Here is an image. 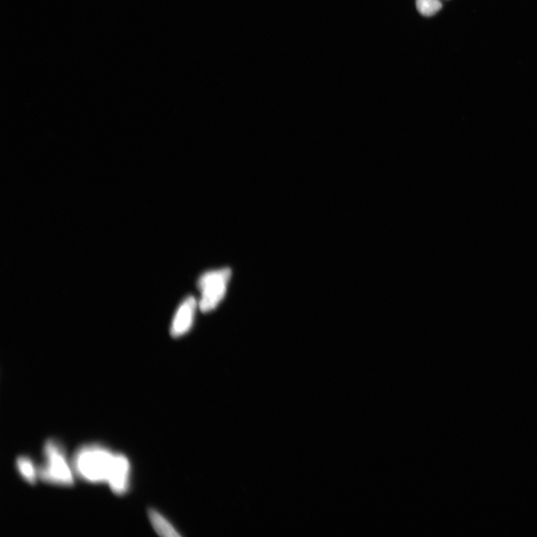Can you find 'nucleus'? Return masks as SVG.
Segmentation results:
<instances>
[{"label": "nucleus", "mask_w": 537, "mask_h": 537, "mask_svg": "<svg viewBox=\"0 0 537 537\" xmlns=\"http://www.w3.org/2000/svg\"><path fill=\"white\" fill-rule=\"evenodd\" d=\"M16 467L20 476L29 483L35 484L39 476L34 462L26 456H20L17 459Z\"/></svg>", "instance_id": "0eeeda50"}, {"label": "nucleus", "mask_w": 537, "mask_h": 537, "mask_svg": "<svg viewBox=\"0 0 537 537\" xmlns=\"http://www.w3.org/2000/svg\"><path fill=\"white\" fill-rule=\"evenodd\" d=\"M195 307L196 301L194 297L189 296L184 299L175 315L170 328V335L173 337H180L190 329L193 323Z\"/></svg>", "instance_id": "39448f33"}, {"label": "nucleus", "mask_w": 537, "mask_h": 537, "mask_svg": "<svg viewBox=\"0 0 537 537\" xmlns=\"http://www.w3.org/2000/svg\"><path fill=\"white\" fill-rule=\"evenodd\" d=\"M45 464L38 470L41 480L60 486H72L74 483L73 468L67 460L66 452L61 443L48 440L44 446Z\"/></svg>", "instance_id": "f03ea898"}, {"label": "nucleus", "mask_w": 537, "mask_h": 537, "mask_svg": "<svg viewBox=\"0 0 537 537\" xmlns=\"http://www.w3.org/2000/svg\"><path fill=\"white\" fill-rule=\"evenodd\" d=\"M115 454L109 449L91 444L79 448L73 459V469L78 476L93 483L108 482Z\"/></svg>", "instance_id": "f257e3e1"}, {"label": "nucleus", "mask_w": 537, "mask_h": 537, "mask_svg": "<svg viewBox=\"0 0 537 537\" xmlns=\"http://www.w3.org/2000/svg\"><path fill=\"white\" fill-rule=\"evenodd\" d=\"M416 5L419 13L426 17L436 15L442 7L440 0H416Z\"/></svg>", "instance_id": "6e6552de"}, {"label": "nucleus", "mask_w": 537, "mask_h": 537, "mask_svg": "<svg viewBox=\"0 0 537 537\" xmlns=\"http://www.w3.org/2000/svg\"><path fill=\"white\" fill-rule=\"evenodd\" d=\"M232 275L229 268L204 273L199 280L198 288L202 293L200 307L202 312H209L223 298Z\"/></svg>", "instance_id": "7ed1b4c3"}, {"label": "nucleus", "mask_w": 537, "mask_h": 537, "mask_svg": "<svg viewBox=\"0 0 537 537\" xmlns=\"http://www.w3.org/2000/svg\"><path fill=\"white\" fill-rule=\"evenodd\" d=\"M131 465L122 454H115V460L108 480L111 491L117 495H125L130 487Z\"/></svg>", "instance_id": "20e7f679"}, {"label": "nucleus", "mask_w": 537, "mask_h": 537, "mask_svg": "<svg viewBox=\"0 0 537 537\" xmlns=\"http://www.w3.org/2000/svg\"><path fill=\"white\" fill-rule=\"evenodd\" d=\"M150 521L156 532L161 536L175 537L182 535L175 529L169 520L158 511L150 508L148 511Z\"/></svg>", "instance_id": "423d86ee"}]
</instances>
